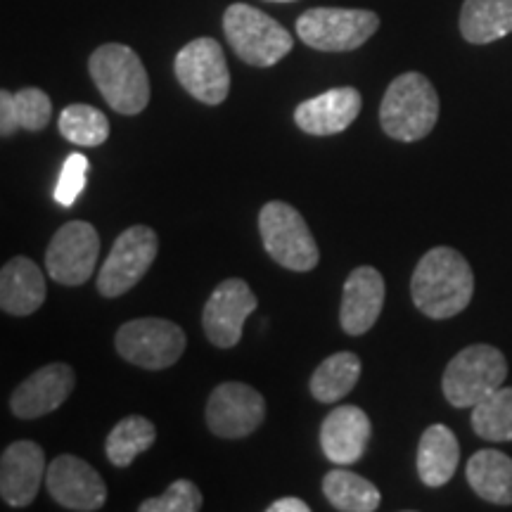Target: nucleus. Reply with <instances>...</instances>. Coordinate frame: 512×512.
I'll return each mask as SVG.
<instances>
[{
	"label": "nucleus",
	"mask_w": 512,
	"mask_h": 512,
	"mask_svg": "<svg viewBox=\"0 0 512 512\" xmlns=\"http://www.w3.org/2000/svg\"><path fill=\"white\" fill-rule=\"evenodd\" d=\"M48 465L43 448L34 441H15L0 458V494L10 508H27L46 482Z\"/></svg>",
	"instance_id": "15"
},
{
	"label": "nucleus",
	"mask_w": 512,
	"mask_h": 512,
	"mask_svg": "<svg viewBox=\"0 0 512 512\" xmlns=\"http://www.w3.org/2000/svg\"><path fill=\"white\" fill-rule=\"evenodd\" d=\"M460 34L472 46H486L512 34V0H465Z\"/></svg>",
	"instance_id": "23"
},
{
	"label": "nucleus",
	"mask_w": 512,
	"mask_h": 512,
	"mask_svg": "<svg viewBox=\"0 0 512 512\" xmlns=\"http://www.w3.org/2000/svg\"><path fill=\"white\" fill-rule=\"evenodd\" d=\"M88 72L102 98L114 112L140 114L150 102V79L138 53L124 43H105L95 48Z\"/></svg>",
	"instance_id": "3"
},
{
	"label": "nucleus",
	"mask_w": 512,
	"mask_h": 512,
	"mask_svg": "<svg viewBox=\"0 0 512 512\" xmlns=\"http://www.w3.org/2000/svg\"><path fill=\"white\" fill-rule=\"evenodd\" d=\"M256 294L242 278H228L211 292L202 311L209 342L219 349L238 347L245 320L256 311Z\"/></svg>",
	"instance_id": "13"
},
{
	"label": "nucleus",
	"mask_w": 512,
	"mask_h": 512,
	"mask_svg": "<svg viewBox=\"0 0 512 512\" xmlns=\"http://www.w3.org/2000/svg\"><path fill=\"white\" fill-rule=\"evenodd\" d=\"M100 256V235L91 223L69 221L57 230L46 252L48 275L55 283L79 287L91 278Z\"/></svg>",
	"instance_id": "11"
},
{
	"label": "nucleus",
	"mask_w": 512,
	"mask_h": 512,
	"mask_svg": "<svg viewBox=\"0 0 512 512\" xmlns=\"http://www.w3.org/2000/svg\"><path fill=\"white\" fill-rule=\"evenodd\" d=\"M382 273L373 266H358L349 273L342 292V306H339V325L347 335H363L380 318L384 306Z\"/></svg>",
	"instance_id": "17"
},
{
	"label": "nucleus",
	"mask_w": 512,
	"mask_h": 512,
	"mask_svg": "<svg viewBox=\"0 0 512 512\" xmlns=\"http://www.w3.org/2000/svg\"><path fill=\"white\" fill-rule=\"evenodd\" d=\"M157 427L155 422L143 418V415H128V418L119 420L105 441V453L112 465L128 467L136 460L140 453L155 444Z\"/></svg>",
	"instance_id": "27"
},
{
	"label": "nucleus",
	"mask_w": 512,
	"mask_h": 512,
	"mask_svg": "<svg viewBox=\"0 0 512 512\" xmlns=\"http://www.w3.org/2000/svg\"><path fill=\"white\" fill-rule=\"evenodd\" d=\"M380 29V17L356 8H311L297 19V36L320 53H349Z\"/></svg>",
	"instance_id": "7"
},
{
	"label": "nucleus",
	"mask_w": 512,
	"mask_h": 512,
	"mask_svg": "<svg viewBox=\"0 0 512 512\" xmlns=\"http://www.w3.org/2000/svg\"><path fill=\"white\" fill-rule=\"evenodd\" d=\"M46 302V278L27 256H15L0 271V309L10 316H31Z\"/></svg>",
	"instance_id": "20"
},
{
	"label": "nucleus",
	"mask_w": 512,
	"mask_h": 512,
	"mask_svg": "<svg viewBox=\"0 0 512 512\" xmlns=\"http://www.w3.org/2000/svg\"><path fill=\"white\" fill-rule=\"evenodd\" d=\"M505 377L508 361L503 351L491 344H472L448 361L441 389L453 408H475L479 401L503 387Z\"/></svg>",
	"instance_id": "5"
},
{
	"label": "nucleus",
	"mask_w": 512,
	"mask_h": 512,
	"mask_svg": "<svg viewBox=\"0 0 512 512\" xmlns=\"http://www.w3.org/2000/svg\"><path fill=\"white\" fill-rule=\"evenodd\" d=\"M223 34L242 62L252 67H273L290 55L292 34L266 12L247 3H233L223 12Z\"/></svg>",
	"instance_id": "4"
},
{
	"label": "nucleus",
	"mask_w": 512,
	"mask_h": 512,
	"mask_svg": "<svg viewBox=\"0 0 512 512\" xmlns=\"http://www.w3.org/2000/svg\"><path fill=\"white\" fill-rule=\"evenodd\" d=\"M60 133L69 143L98 147L110 138V121L91 105H67L60 114Z\"/></svg>",
	"instance_id": "29"
},
{
	"label": "nucleus",
	"mask_w": 512,
	"mask_h": 512,
	"mask_svg": "<svg viewBox=\"0 0 512 512\" xmlns=\"http://www.w3.org/2000/svg\"><path fill=\"white\" fill-rule=\"evenodd\" d=\"M119 356L143 370L171 368L185 351V332L166 318H136L117 330Z\"/></svg>",
	"instance_id": "8"
},
{
	"label": "nucleus",
	"mask_w": 512,
	"mask_h": 512,
	"mask_svg": "<svg viewBox=\"0 0 512 512\" xmlns=\"http://www.w3.org/2000/svg\"><path fill=\"white\" fill-rule=\"evenodd\" d=\"M268 3H294V0H268Z\"/></svg>",
	"instance_id": "33"
},
{
	"label": "nucleus",
	"mask_w": 512,
	"mask_h": 512,
	"mask_svg": "<svg viewBox=\"0 0 512 512\" xmlns=\"http://www.w3.org/2000/svg\"><path fill=\"white\" fill-rule=\"evenodd\" d=\"M259 233L275 264L287 271L306 273L318 266V245L304 216L287 202H266L259 211Z\"/></svg>",
	"instance_id": "6"
},
{
	"label": "nucleus",
	"mask_w": 512,
	"mask_h": 512,
	"mask_svg": "<svg viewBox=\"0 0 512 512\" xmlns=\"http://www.w3.org/2000/svg\"><path fill=\"white\" fill-rule=\"evenodd\" d=\"M323 494L332 508L342 512H375L382 503L375 484L344 467H335L323 477Z\"/></svg>",
	"instance_id": "25"
},
{
	"label": "nucleus",
	"mask_w": 512,
	"mask_h": 512,
	"mask_svg": "<svg viewBox=\"0 0 512 512\" xmlns=\"http://www.w3.org/2000/svg\"><path fill=\"white\" fill-rule=\"evenodd\" d=\"M363 98L356 88L342 86L332 88L316 95V98L304 100L294 110V124L302 128L309 136H335V133L347 131L361 114Z\"/></svg>",
	"instance_id": "18"
},
{
	"label": "nucleus",
	"mask_w": 512,
	"mask_h": 512,
	"mask_svg": "<svg viewBox=\"0 0 512 512\" xmlns=\"http://www.w3.org/2000/svg\"><path fill=\"white\" fill-rule=\"evenodd\" d=\"M91 164L88 159L79 155V152H72L67 159H64L60 178H57L55 185V202L62 204V207H72V204L79 200V195L86 188V176Z\"/></svg>",
	"instance_id": "31"
},
{
	"label": "nucleus",
	"mask_w": 512,
	"mask_h": 512,
	"mask_svg": "<svg viewBox=\"0 0 512 512\" xmlns=\"http://www.w3.org/2000/svg\"><path fill=\"white\" fill-rule=\"evenodd\" d=\"M266 418L264 396L245 382H223L207 401V425L221 439H242Z\"/></svg>",
	"instance_id": "12"
},
{
	"label": "nucleus",
	"mask_w": 512,
	"mask_h": 512,
	"mask_svg": "<svg viewBox=\"0 0 512 512\" xmlns=\"http://www.w3.org/2000/svg\"><path fill=\"white\" fill-rule=\"evenodd\" d=\"M46 486L55 503L67 510L93 512L107 501V486L98 470L76 456H57L48 465Z\"/></svg>",
	"instance_id": "14"
},
{
	"label": "nucleus",
	"mask_w": 512,
	"mask_h": 512,
	"mask_svg": "<svg viewBox=\"0 0 512 512\" xmlns=\"http://www.w3.org/2000/svg\"><path fill=\"white\" fill-rule=\"evenodd\" d=\"M174 72L178 83L202 105H221L228 98L230 69L214 38H195L178 50Z\"/></svg>",
	"instance_id": "10"
},
{
	"label": "nucleus",
	"mask_w": 512,
	"mask_h": 512,
	"mask_svg": "<svg viewBox=\"0 0 512 512\" xmlns=\"http://www.w3.org/2000/svg\"><path fill=\"white\" fill-rule=\"evenodd\" d=\"M309 503L302 498H278V501L268 505V512H309Z\"/></svg>",
	"instance_id": "32"
},
{
	"label": "nucleus",
	"mask_w": 512,
	"mask_h": 512,
	"mask_svg": "<svg viewBox=\"0 0 512 512\" xmlns=\"http://www.w3.org/2000/svg\"><path fill=\"white\" fill-rule=\"evenodd\" d=\"M140 512H197L202 510V494L190 479H176L162 496L140 503Z\"/></svg>",
	"instance_id": "30"
},
{
	"label": "nucleus",
	"mask_w": 512,
	"mask_h": 512,
	"mask_svg": "<svg viewBox=\"0 0 512 512\" xmlns=\"http://www.w3.org/2000/svg\"><path fill=\"white\" fill-rule=\"evenodd\" d=\"M159 238L150 226H131L114 240L105 264L98 275V290L102 297H121L133 290L143 275L155 264Z\"/></svg>",
	"instance_id": "9"
},
{
	"label": "nucleus",
	"mask_w": 512,
	"mask_h": 512,
	"mask_svg": "<svg viewBox=\"0 0 512 512\" xmlns=\"http://www.w3.org/2000/svg\"><path fill=\"white\" fill-rule=\"evenodd\" d=\"M439 119V95L420 72H406L389 83L380 105V126L399 143L427 138Z\"/></svg>",
	"instance_id": "2"
},
{
	"label": "nucleus",
	"mask_w": 512,
	"mask_h": 512,
	"mask_svg": "<svg viewBox=\"0 0 512 512\" xmlns=\"http://www.w3.org/2000/svg\"><path fill=\"white\" fill-rule=\"evenodd\" d=\"M370 434V418L358 406L332 408L320 425V448L332 465H354L366 453Z\"/></svg>",
	"instance_id": "19"
},
{
	"label": "nucleus",
	"mask_w": 512,
	"mask_h": 512,
	"mask_svg": "<svg viewBox=\"0 0 512 512\" xmlns=\"http://www.w3.org/2000/svg\"><path fill=\"white\" fill-rule=\"evenodd\" d=\"M361 377V358L351 351H339L325 358L320 366L313 370L311 394L320 403H337L344 399Z\"/></svg>",
	"instance_id": "26"
},
{
	"label": "nucleus",
	"mask_w": 512,
	"mask_h": 512,
	"mask_svg": "<svg viewBox=\"0 0 512 512\" xmlns=\"http://www.w3.org/2000/svg\"><path fill=\"white\" fill-rule=\"evenodd\" d=\"M460 463L458 437L446 425H432L418 444V477L422 484L444 486L453 479Z\"/></svg>",
	"instance_id": "21"
},
{
	"label": "nucleus",
	"mask_w": 512,
	"mask_h": 512,
	"mask_svg": "<svg viewBox=\"0 0 512 512\" xmlns=\"http://www.w3.org/2000/svg\"><path fill=\"white\" fill-rule=\"evenodd\" d=\"M472 430L484 441H512V387H501L472 408Z\"/></svg>",
	"instance_id": "28"
},
{
	"label": "nucleus",
	"mask_w": 512,
	"mask_h": 512,
	"mask_svg": "<svg viewBox=\"0 0 512 512\" xmlns=\"http://www.w3.org/2000/svg\"><path fill=\"white\" fill-rule=\"evenodd\" d=\"M53 102L41 88H22L10 93L0 91V136H15L19 128L24 131H43L50 124Z\"/></svg>",
	"instance_id": "24"
},
{
	"label": "nucleus",
	"mask_w": 512,
	"mask_h": 512,
	"mask_svg": "<svg viewBox=\"0 0 512 512\" xmlns=\"http://www.w3.org/2000/svg\"><path fill=\"white\" fill-rule=\"evenodd\" d=\"M411 294L413 304L427 318H453L470 306L475 294V275L458 249L434 247L415 266Z\"/></svg>",
	"instance_id": "1"
},
{
	"label": "nucleus",
	"mask_w": 512,
	"mask_h": 512,
	"mask_svg": "<svg viewBox=\"0 0 512 512\" xmlns=\"http://www.w3.org/2000/svg\"><path fill=\"white\" fill-rule=\"evenodd\" d=\"M467 484L486 503L512 505V458L496 448H484L467 460Z\"/></svg>",
	"instance_id": "22"
},
{
	"label": "nucleus",
	"mask_w": 512,
	"mask_h": 512,
	"mask_svg": "<svg viewBox=\"0 0 512 512\" xmlns=\"http://www.w3.org/2000/svg\"><path fill=\"white\" fill-rule=\"evenodd\" d=\"M74 370L67 363H50L29 375L10 396V408L19 420H36L57 411L74 389Z\"/></svg>",
	"instance_id": "16"
}]
</instances>
